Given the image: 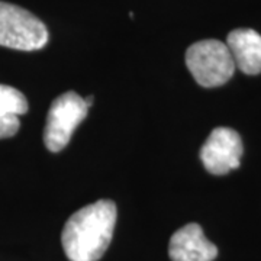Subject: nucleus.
<instances>
[{
	"label": "nucleus",
	"instance_id": "6",
	"mask_svg": "<svg viewBox=\"0 0 261 261\" xmlns=\"http://www.w3.org/2000/svg\"><path fill=\"white\" fill-rule=\"evenodd\" d=\"M168 255L171 261H214L218 248L206 238L200 225L187 224L173 233Z\"/></svg>",
	"mask_w": 261,
	"mask_h": 261
},
{
	"label": "nucleus",
	"instance_id": "10",
	"mask_svg": "<svg viewBox=\"0 0 261 261\" xmlns=\"http://www.w3.org/2000/svg\"><path fill=\"white\" fill-rule=\"evenodd\" d=\"M84 102H86V105H87V108H90V106L93 105V96H90V97L84 99Z\"/></svg>",
	"mask_w": 261,
	"mask_h": 261
},
{
	"label": "nucleus",
	"instance_id": "8",
	"mask_svg": "<svg viewBox=\"0 0 261 261\" xmlns=\"http://www.w3.org/2000/svg\"><path fill=\"white\" fill-rule=\"evenodd\" d=\"M28 100L18 89L0 84V113L20 116L28 112Z\"/></svg>",
	"mask_w": 261,
	"mask_h": 261
},
{
	"label": "nucleus",
	"instance_id": "7",
	"mask_svg": "<svg viewBox=\"0 0 261 261\" xmlns=\"http://www.w3.org/2000/svg\"><path fill=\"white\" fill-rule=\"evenodd\" d=\"M226 45L235 67L250 75L261 73V35L254 29H233L228 34Z\"/></svg>",
	"mask_w": 261,
	"mask_h": 261
},
{
	"label": "nucleus",
	"instance_id": "2",
	"mask_svg": "<svg viewBox=\"0 0 261 261\" xmlns=\"http://www.w3.org/2000/svg\"><path fill=\"white\" fill-rule=\"evenodd\" d=\"M186 65L202 87L222 86L237 68L228 45L218 39H205L190 45L186 51Z\"/></svg>",
	"mask_w": 261,
	"mask_h": 261
},
{
	"label": "nucleus",
	"instance_id": "3",
	"mask_svg": "<svg viewBox=\"0 0 261 261\" xmlns=\"http://www.w3.org/2000/svg\"><path fill=\"white\" fill-rule=\"evenodd\" d=\"M47 27L29 10L0 2V45L19 51H37L47 45Z\"/></svg>",
	"mask_w": 261,
	"mask_h": 261
},
{
	"label": "nucleus",
	"instance_id": "5",
	"mask_svg": "<svg viewBox=\"0 0 261 261\" xmlns=\"http://www.w3.org/2000/svg\"><path fill=\"white\" fill-rule=\"evenodd\" d=\"M243 149V141L237 130L219 126L202 145L200 160L211 174L222 176L240 167Z\"/></svg>",
	"mask_w": 261,
	"mask_h": 261
},
{
	"label": "nucleus",
	"instance_id": "4",
	"mask_svg": "<svg viewBox=\"0 0 261 261\" xmlns=\"http://www.w3.org/2000/svg\"><path fill=\"white\" fill-rule=\"evenodd\" d=\"M87 105L75 92H67L51 103L44 130V142L48 151L58 152L67 147L75 128L87 116Z\"/></svg>",
	"mask_w": 261,
	"mask_h": 261
},
{
	"label": "nucleus",
	"instance_id": "9",
	"mask_svg": "<svg viewBox=\"0 0 261 261\" xmlns=\"http://www.w3.org/2000/svg\"><path fill=\"white\" fill-rule=\"evenodd\" d=\"M19 126H20L19 116L0 113V140L13 137L19 130Z\"/></svg>",
	"mask_w": 261,
	"mask_h": 261
},
{
	"label": "nucleus",
	"instance_id": "1",
	"mask_svg": "<svg viewBox=\"0 0 261 261\" xmlns=\"http://www.w3.org/2000/svg\"><path fill=\"white\" fill-rule=\"evenodd\" d=\"M116 205L102 199L70 216L61 233V244L70 261H99L112 241Z\"/></svg>",
	"mask_w": 261,
	"mask_h": 261
}]
</instances>
